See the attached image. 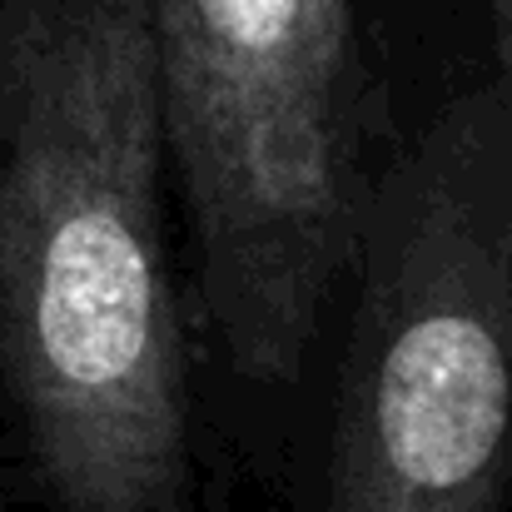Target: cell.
<instances>
[{
  "instance_id": "cell-3",
  "label": "cell",
  "mask_w": 512,
  "mask_h": 512,
  "mask_svg": "<svg viewBox=\"0 0 512 512\" xmlns=\"http://www.w3.org/2000/svg\"><path fill=\"white\" fill-rule=\"evenodd\" d=\"M199 314L249 393H289L343 299L368 189L348 0H150Z\"/></svg>"
},
{
  "instance_id": "cell-4",
  "label": "cell",
  "mask_w": 512,
  "mask_h": 512,
  "mask_svg": "<svg viewBox=\"0 0 512 512\" xmlns=\"http://www.w3.org/2000/svg\"><path fill=\"white\" fill-rule=\"evenodd\" d=\"M493 15V45H498V85L512 105V0H488Z\"/></svg>"
},
{
  "instance_id": "cell-1",
  "label": "cell",
  "mask_w": 512,
  "mask_h": 512,
  "mask_svg": "<svg viewBox=\"0 0 512 512\" xmlns=\"http://www.w3.org/2000/svg\"><path fill=\"white\" fill-rule=\"evenodd\" d=\"M150 0H0V378L50 512H194Z\"/></svg>"
},
{
  "instance_id": "cell-2",
  "label": "cell",
  "mask_w": 512,
  "mask_h": 512,
  "mask_svg": "<svg viewBox=\"0 0 512 512\" xmlns=\"http://www.w3.org/2000/svg\"><path fill=\"white\" fill-rule=\"evenodd\" d=\"M309 512H512V105L433 115L368 174Z\"/></svg>"
}]
</instances>
